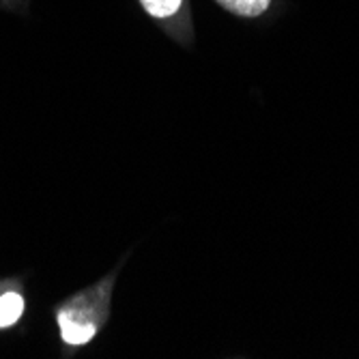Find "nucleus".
<instances>
[{"mask_svg": "<svg viewBox=\"0 0 359 359\" xmlns=\"http://www.w3.org/2000/svg\"><path fill=\"white\" fill-rule=\"evenodd\" d=\"M58 325L62 332V340L67 344H86L95 336V325L90 323H80L72 312H60L58 314Z\"/></svg>", "mask_w": 359, "mask_h": 359, "instance_id": "obj_1", "label": "nucleus"}, {"mask_svg": "<svg viewBox=\"0 0 359 359\" xmlns=\"http://www.w3.org/2000/svg\"><path fill=\"white\" fill-rule=\"evenodd\" d=\"M217 3L235 15H241V18H258L263 13L271 0H217Z\"/></svg>", "mask_w": 359, "mask_h": 359, "instance_id": "obj_2", "label": "nucleus"}, {"mask_svg": "<svg viewBox=\"0 0 359 359\" xmlns=\"http://www.w3.org/2000/svg\"><path fill=\"white\" fill-rule=\"evenodd\" d=\"M24 310V302L18 292H7V295L0 297V327H9L13 325Z\"/></svg>", "mask_w": 359, "mask_h": 359, "instance_id": "obj_3", "label": "nucleus"}, {"mask_svg": "<svg viewBox=\"0 0 359 359\" xmlns=\"http://www.w3.org/2000/svg\"><path fill=\"white\" fill-rule=\"evenodd\" d=\"M140 3L153 18H168L179 11L183 0H140Z\"/></svg>", "mask_w": 359, "mask_h": 359, "instance_id": "obj_4", "label": "nucleus"}]
</instances>
